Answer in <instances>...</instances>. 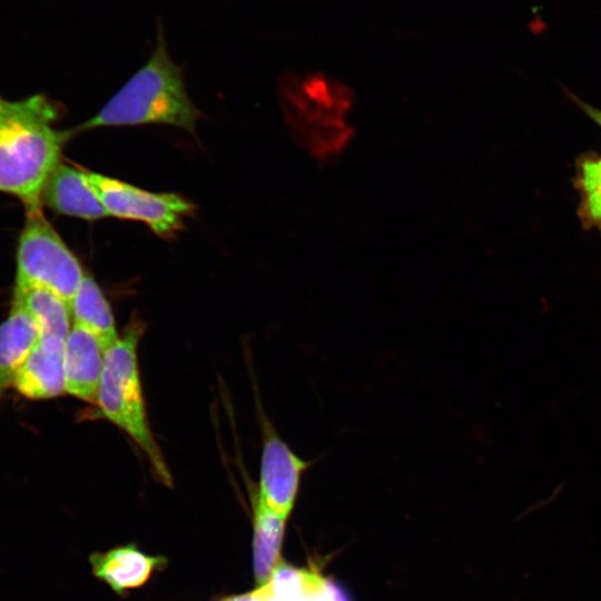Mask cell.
<instances>
[{
	"label": "cell",
	"instance_id": "cell-7",
	"mask_svg": "<svg viewBox=\"0 0 601 601\" xmlns=\"http://www.w3.org/2000/svg\"><path fill=\"white\" fill-rule=\"evenodd\" d=\"M263 449L256 497L270 511L287 518L296 503L302 477L315 461L298 456L262 416Z\"/></svg>",
	"mask_w": 601,
	"mask_h": 601
},
{
	"label": "cell",
	"instance_id": "cell-15",
	"mask_svg": "<svg viewBox=\"0 0 601 601\" xmlns=\"http://www.w3.org/2000/svg\"><path fill=\"white\" fill-rule=\"evenodd\" d=\"M72 324L92 333L105 349L115 344L119 334L111 307L101 288L90 275H85L70 304Z\"/></svg>",
	"mask_w": 601,
	"mask_h": 601
},
{
	"label": "cell",
	"instance_id": "cell-14",
	"mask_svg": "<svg viewBox=\"0 0 601 601\" xmlns=\"http://www.w3.org/2000/svg\"><path fill=\"white\" fill-rule=\"evenodd\" d=\"M253 506V564L256 588L264 585L283 562L282 545L287 518L267 509L252 494Z\"/></svg>",
	"mask_w": 601,
	"mask_h": 601
},
{
	"label": "cell",
	"instance_id": "cell-9",
	"mask_svg": "<svg viewBox=\"0 0 601 601\" xmlns=\"http://www.w3.org/2000/svg\"><path fill=\"white\" fill-rule=\"evenodd\" d=\"M65 339L41 336L17 372L14 388L29 400H48L66 393L63 371Z\"/></svg>",
	"mask_w": 601,
	"mask_h": 601
},
{
	"label": "cell",
	"instance_id": "cell-1",
	"mask_svg": "<svg viewBox=\"0 0 601 601\" xmlns=\"http://www.w3.org/2000/svg\"><path fill=\"white\" fill-rule=\"evenodd\" d=\"M57 116L45 95L20 100L0 96V193L18 198L27 214L41 211L45 186L71 136L55 128Z\"/></svg>",
	"mask_w": 601,
	"mask_h": 601
},
{
	"label": "cell",
	"instance_id": "cell-12",
	"mask_svg": "<svg viewBox=\"0 0 601 601\" xmlns=\"http://www.w3.org/2000/svg\"><path fill=\"white\" fill-rule=\"evenodd\" d=\"M93 575L109 585L117 594L145 584L154 571L166 564L161 555H149L135 544L95 552L89 556Z\"/></svg>",
	"mask_w": 601,
	"mask_h": 601
},
{
	"label": "cell",
	"instance_id": "cell-13",
	"mask_svg": "<svg viewBox=\"0 0 601 601\" xmlns=\"http://www.w3.org/2000/svg\"><path fill=\"white\" fill-rule=\"evenodd\" d=\"M39 339L35 319L12 303L8 317L0 324V398L12 386L17 372Z\"/></svg>",
	"mask_w": 601,
	"mask_h": 601
},
{
	"label": "cell",
	"instance_id": "cell-18",
	"mask_svg": "<svg viewBox=\"0 0 601 601\" xmlns=\"http://www.w3.org/2000/svg\"><path fill=\"white\" fill-rule=\"evenodd\" d=\"M255 600V593L254 590L249 591L247 593L242 594H233L228 597H224L221 599H218L216 601H254Z\"/></svg>",
	"mask_w": 601,
	"mask_h": 601
},
{
	"label": "cell",
	"instance_id": "cell-8",
	"mask_svg": "<svg viewBox=\"0 0 601 601\" xmlns=\"http://www.w3.org/2000/svg\"><path fill=\"white\" fill-rule=\"evenodd\" d=\"M106 349L86 328L72 324L63 347L66 393L97 403Z\"/></svg>",
	"mask_w": 601,
	"mask_h": 601
},
{
	"label": "cell",
	"instance_id": "cell-16",
	"mask_svg": "<svg viewBox=\"0 0 601 601\" xmlns=\"http://www.w3.org/2000/svg\"><path fill=\"white\" fill-rule=\"evenodd\" d=\"M12 303L35 319L40 337H68L72 326L70 305L55 293L38 287L13 289Z\"/></svg>",
	"mask_w": 601,
	"mask_h": 601
},
{
	"label": "cell",
	"instance_id": "cell-19",
	"mask_svg": "<svg viewBox=\"0 0 601 601\" xmlns=\"http://www.w3.org/2000/svg\"><path fill=\"white\" fill-rule=\"evenodd\" d=\"M579 102L583 111H585L589 115V117L593 119L601 127V110L593 108L591 106H588L587 104H582L581 101Z\"/></svg>",
	"mask_w": 601,
	"mask_h": 601
},
{
	"label": "cell",
	"instance_id": "cell-17",
	"mask_svg": "<svg viewBox=\"0 0 601 601\" xmlns=\"http://www.w3.org/2000/svg\"><path fill=\"white\" fill-rule=\"evenodd\" d=\"M575 187L580 193L578 215L582 225L601 233V155L584 156L578 161Z\"/></svg>",
	"mask_w": 601,
	"mask_h": 601
},
{
	"label": "cell",
	"instance_id": "cell-11",
	"mask_svg": "<svg viewBox=\"0 0 601 601\" xmlns=\"http://www.w3.org/2000/svg\"><path fill=\"white\" fill-rule=\"evenodd\" d=\"M254 593V601H348L342 589L317 570L295 568L284 561Z\"/></svg>",
	"mask_w": 601,
	"mask_h": 601
},
{
	"label": "cell",
	"instance_id": "cell-10",
	"mask_svg": "<svg viewBox=\"0 0 601 601\" xmlns=\"http://www.w3.org/2000/svg\"><path fill=\"white\" fill-rule=\"evenodd\" d=\"M42 204L57 214L86 220L109 217L88 183L86 170L63 162L50 175L42 193Z\"/></svg>",
	"mask_w": 601,
	"mask_h": 601
},
{
	"label": "cell",
	"instance_id": "cell-4",
	"mask_svg": "<svg viewBox=\"0 0 601 601\" xmlns=\"http://www.w3.org/2000/svg\"><path fill=\"white\" fill-rule=\"evenodd\" d=\"M144 332L145 324L134 318L106 349L96 404L140 447L157 477L171 486L173 477L150 428L142 394L137 349Z\"/></svg>",
	"mask_w": 601,
	"mask_h": 601
},
{
	"label": "cell",
	"instance_id": "cell-2",
	"mask_svg": "<svg viewBox=\"0 0 601 601\" xmlns=\"http://www.w3.org/2000/svg\"><path fill=\"white\" fill-rule=\"evenodd\" d=\"M282 106L297 145L316 162L331 164L352 146L355 93L343 80L322 71L288 76Z\"/></svg>",
	"mask_w": 601,
	"mask_h": 601
},
{
	"label": "cell",
	"instance_id": "cell-6",
	"mask_svg": "<svg viewBox=\"0 0 601 601\" xmlns=\"http://www.w3.org/2000/svg\"><path fill=\"white\" fill-rule=\"evenodd\" d=\"M86 176L109 216L142 221L160 237L179 230L194 208L175 193H151L92 171Z\"/></svg>",
	"mask_w": 601,
	"mask_h": 601
},
{
	"label": "cell",
	"instance_id": "cell-3",
	"mask_svg": "<svg viewBox=\"0 0 601 601\" xmlns=\"http://www.w3.org/2000/svg\"><path fill=\"white\" fill-rule=\"evenodd\" d=\"M199 117L187 95L181 69L168 53L159 21L157 43L148 61L78 130L162 124L195 132Z\"/></svg>",
	"mask_w": 601,
	"mask_h": 601
},
{
	"label": "cell",
	"instance_id": "cell-5",
	"mask_svg": "<svg viewBox=\"0 0 601 601\" xmlns=\"http://www.w3.org/2000/svg\"><path fill=\"white\" fill-rule=\"evenodd\" d=\"M16 262L13 289L43 288L69 305L86 275L79 259L41 211L27 214Z\"/></svg>",
	"mask_w": 601,
	"mask_h": 601
}]
</instances>
